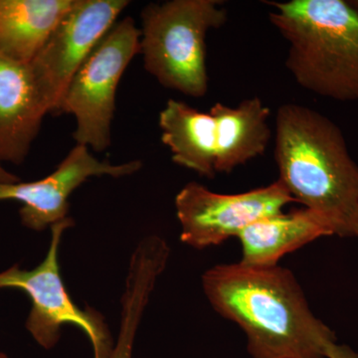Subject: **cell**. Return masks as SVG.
I'll use <instances>...</instances> for the list:
<instances>
[{
    "label": "cell",
    "instance_id": "cell-3",
    "mask_svg": "<svg viewBox=\"0 0 358 358\" xmlns=\"http://www.w3.org/2000/svg\"><path fill=\"white\" fill-rule=\"evenodd\" d=\"M289 42L286 65L303 88L341 102L358 100V11L346 0L268 2Z\"/></svg>",
    "mask_w": 358,
    "mask_h": 358
},
{
    "label": "cell",
    "instance_id": "cell-6",
    "mask_svg": "<svg viewBox=\"0 0 358 358\" xmlns=\"http://www.w3.org/2000/svg\"><path fill=\"white\" fill-rule=\"evenodd\" d=\"M141 36L133 18L115 23L71 80L58 114L74 115L77 145L98 152L110 148L115 93L131 59L140 53Z\"/></svg>",
    "mask_w": 358,
    "mask_h": 358
},
{
    "label": "cell",
    "instance_id": "cell-2",
    "mask_svg": "<svg viewBox=\"0 0 358 358\" xmlns=\"http://www.w3.org/2000/svg\"><path fill=\"white\" fill-rule=\"evenodd\" d=\"M275 159L278 179L296 202L324 218L336 236L357 237L358 166L334 122L305 106H281Z\"/></svg>",
    "mask_w": 358,
    "mask_h": 358
},
{
    "label": "cell",
    "instance_id": "cell-8",
    "mask_svg": "<svg viewBox=\"0 0 358 358\" xmlns=\"http://www.w3.org/2000/svg\"><path fill=\"white\" fill-rule=\"evenodd\" d=\"M129 4L127 0H74L29 63L48 113H58L71 80Z\"/></svg>",
    "mask_w": 358,
    "mask_h": 358
},
{
    "label": "cell",
    "instance_id": "cell-12",
    "mask_svg": "<svg viewBox=\"0 0 358 358\" xmlns=\"http://www.w3.org/2000/svg\"><path fill=\"white\" fill-rule=\"evenodd\" d=\"M210 114L216 122V173H232L265 152L270 109L260 99H246L235 108L217 103Z\"/></svg>",
    "mask_w": 358,
    "mask_h": 358
},
{
    "label": "cell",
    "instance_id": "cell-14",
    "mask_svg": "<svg viewBox=\"0 0 358 358\" xmlns=\"http://www.w3.org/2000/svg\"><path fill=\"white\" fill-rule=\"evenodd\" d=\"M162 141L173 162L199 176H216V122L210 113L171 99L159 114Z\"/></svg>",
    "mask_w": 358,
    "mask_h": 358
},
{
    "label": "cell",
    "instance_id": "cell-5",
    "mask_svg": "<svg viewBox=\"0 0 358 358\" xmlns=\"http://www.w3.org/2000/svg\"><path fill=\"white\" fill-rule=\"evenodd\" d=\"M74 221L67 217L51 226V241L41 263L31 270L18 266L0 272V289H18L28 294L31 310L26 329L44 350L57 345L66 324L81 329L93 348V358H110L114 350L105 319L91 308H82L73 301L60 274L59 248L63 235Z\"/></svg>",
    "mask_w": 358,
    "mask_h": 358
},
{
    "label": "cell",
    "instance_id": "cell-20",
    "mask_svg": "<svg viewBox=\"0 0 358 358\" xmlns=\"http://www.w3.org/2000/svg\"><path fill=\"white\" fill-rule=\"evenodd\" d=\"M357 238H358V231H357Z\"/></svg>",
    "mask_w": 358,
    "mask_h": 358
},
{
    "label": "cell",
    "instance_id": "cell-4",
    "mask_svg": "<svg viewBox=\"0 0 358 358\" xmlns=\"http://www.w3.org/2000/svg\"><path fill=\"white\" fill-rule=\"evenodd\" d=\"M218 0H171L141 11V51L145 70L166 88L200 98L208 91L207 33L222 27Z\"/></svg>",
    "mask_w": 358,
    "mask_h": 358
},
{
    "label": "cell",
    "instance_id": "cell-1",
    "mask_svg": "<svg viewBox=\"0 0 358 358\" xmlns=\"http://www.w3.org/2000/svg\"><path fill=\"white\" fill-rule=\"evenodd\" d=\"M202 288L213 310L242 329L252 358H327L336 343L288 268L220 264L202 275Z\"/></svg>",
    "mask_w": 358,
    "mask_h": 358
},
{
    "label": "cell",
    "instance_id": "cell-18",
    "mask_svg": "<svg viewBox=\"0 0 358 358\" xmlns=\"http://www.w3.org/2000/svg\"><path fill=\"white\" fill-rule=\"evenodd\" d=\"M348 1L358 11V0H348Z\"/></svg>",
    "mask_w": 358,
    "mask_h": 358
},
{
    "label": "cell",
    "instance_id": "cell-11",
    "mask_svg": "<svg viewBox=\"0 0 358 358\" xmlns=\"http://www.w3.org/2000/svg\"><path fill=\"white\" fill-rule=\"evenodd\" d=\"M327 236H334L333 228L315 212L307 208L282 212L257 220L240 233V262L259 267L277 266L287 254Z\"/></svg>",
    "mask_w": 358,
    "mask_h": 358
},
{
    "label": "cell",
    "instance_id": "cell-13",
    "mask_svg": "<svg viewBox=\"0 0 358 358\" xmlns=\"http://www.w3.org/2000/svg\"><path fill=\"white\" fill-rule=\"evenodd\" d=\"M74 0H0V53L29 64Z\"/></svg>",
    "mask_w": 358,
    "mask_h": 358
},
{
    "label": "cell",
    "instance_id": "cell-7",
    "mask_svg": "<svg viewBox=\"0 0 358 358\" xmlns=\"http://www.w3.org/2000/svg\"><path fill=\"white\" fill-rule=\"evenodd\" d=\"M292 202L296 200L279 179L236 194H222L200 183H187L176 197L181 242L199 250L217 246L237 238L257 220L282 213Z\"/></svg>",
    "mask_w": 358,
    "mask_h": 358
},
{
    "label": "cell",
    "instance_id": "cell-19",
    "mask_svg": "<svg viewBox=\"0 0 358 358\" xmlns=\"http://www.w3.org/2000/svg\"><path fill=\"white\" fill-rule=\"evenodd\" d=\"M0 358H8L6 353L0 352Z\"/></svg>",
    "mask_w": 358,
    "mask_h": 358
},
{
    "label": "cell",
    "instance_id": "cell-9",
    "mask_svg": "<svg viewBox=\"0 0 358 358\" xmlns=\"http://www.w3.org/2000/svg\"><path fill=\"white\" fill-rule=\"evenodd\" d=\"M141 166V160L120 164L99 160L90 154L89 148L77 145L46 178L31 182L0 183V201L21 202L22 225L42 231L68 217V199L87 179L103 176L122 178L136 173Z\"/></svg>",
    "mask_w": 358,
    "mask_h": 358
},
{
    "label": "cell",
    "instance_id": "cell-10",
    "mask_svg": "<svg viewBox=\"0 0 358 358\" xmlns=\"http://www.w3.org/2000/svg\"><path fill=\"white\" fill-rule=\"evenodd\" d=\"M47 113L29 64L0 53V164L24 162Z\"/></svg>",
    "mask_w": 358,
    "mask_h": 358
},
{
    "label": "cell",
    "instance_id": "cell-16",
    "mask_svg": "<svg viewBox=\"0 0 358 358\" xmlns=\"http://www.w3.org/2000/svg\"><path fill=\"white\" fill-rule=\"evenodd\" d=\"M327 358H358V352L350 346L334 343L327 348Z\"/></svg>",
    "mask_w": 358,
    "mask_h": 358
},
{
    "label": "cell",
    "instance_id": "cell-17",
    "mask_svg": "<svg viewBox=\"0 0 358 358\" xmlns=\"http://www.w3.org/2000/svg\"><path fill=\"white\" fill-rule=\"evenodd\" d=\"M20 181H21L20 178L7 171L0 164V183L7 185V183H16L20 182Z\"/></svg>",
    "mask_w": 358,
    "mask_h": 358
},
{
    "label": "cell",
    "instance_id": "cell-15",
    "mask_svg": "<svg viewBox=\"0 0 358 358\" xmlns=\"http://www.w3.org/2000/svg\"><path fill=\"white\" fill-rule=\"evenodd\" d=\"M164 270L166 264L155 254L138 251L131 255L121 299L119 336L110 358H133L138 327Z\"/></svg>",
    "mask_w": 358,
    "mask_h": 358
}]
</instances>
